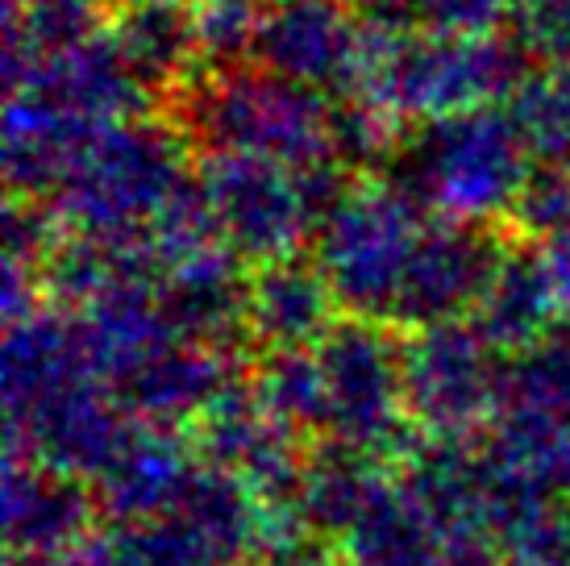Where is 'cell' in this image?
<instances>
[{
  "mask_svg": "<svg viewBox=\"0 0 570 566\" xmlns=\"http://www.w3.org/2000/svg\"><path fill=\"white\" fill-rule=\"evenodd\" d=\"M100 513L88 479L55 471L47 462L9 455L4 471V534L13 554H47L59 558L80 546L92 517Z\"/></svg>",
  "mask_w": 570,
  "mask_h": 566,
  "instance_id": "obj_14",
  "label": "cell"
},
{
  "mask_svg": "<svg viewBox=\"0 0 570 566\" xmlns=\"http://www.w3.org/2000/svg\"><path fill=\"white\" fill-rule=\"evenodd\" d=\"M488 338L466 321L404 330V404L429 438H471L495 417L500 367Z\"/></svg>",
  "mask_w": 570,
  "mask_h": 566,
  "instance_id": "obj_8",
  "label": "cell"
},
{
  "mask_svg": "<svg viewBox=\"0 0 570 566\" xmlns=\"http://www.w3.org/2000/svg\"><path fill=\"white\" fill-rule=\"evenodd\" d=\"M333 283L313 254L275 258L250 271L246 296V333L263 350H317L321 338L342 321Z\"/></svg>",
  "mask_w": 570,
  "mask_h": 566,
  "instance_id": "obj_13",
  "label": "cell"
},
{
  "mask_svg": "<svg viewBox=\"0 0 570 566\" xmlns=\"http://www.w3.org/2000/svg\"><path fill=\"white\" fill-rule=\"evenodd\" d=\"M512 566H570V504H546L504 541Z\"/></svg>",
  "mask_w": 570,
  "mask_h": 566,
  "instance_id": "obj_33",
  "label": "cell"
},
{
  "mask_svg": "<svg viewBox=\"0 0 570 566\" xmlns=\"http://www.w3.org/2000/svg\"><path fill=\"white\" fill-rule=\"evenodd\" d=\"M533 163L517 117L491 105L429 121L400 158L396 188L421 213L491 221L508 217Z\"/></svg>",
  "mask_w": 570,
  "mask_h": 566,
  "instance_id": "obj_3",
  "label": "cell"
},
{
  "mask_svg": "<svg viewBox=\"0 0 570 566\" xmlns=\"http://www.w3.org/2000/svg\"><path fill=\"white\" fill-rule=\"evenodd\" d=\"M558 292L546 267L541 242H524V237H508V251L500 267L491 271L488 287L479 296L471 325L488 338L491 350H517L533 347L541 333L558 325Z\"/></svg>",
  "mask_w": 570,
  "mask_h": 566,
  "instance_id": "obj_19",
  "label": "cell"
},
{
  "mask_svg": "<svg viewBox=\"0 0 570 566\" xmlns=\"http://www.w3.org/2000/svg\"><path fill=\"white\" fill-rule=\"evenodd\" d=\"M59 566H129L121 558V546H117V537H83L80 546H71L67 554H59Z\"/></svg>",
  "mask_w": 570,
  "mask_h": 566,
  "instance_id": "obj_36",
  "label": "cell"
},
{
  "mask_svg": "<svg viewBox=\"0 0 570 566\" xmlns=\"http://www.w3.org/2000/svg\"><path fill=\"white\" fill-rule=\"evenodd\" d=\"M554 491H562V504H570V433L554 458Z\"/></svg>",
  "mask_w": 570,
  "mask_h": 566,
  "instance_id": "obj_38",
  "label": "cell"
},
{
  "mask_svg": "<svg viewBox=\"0 0 570 566\" xmlns=\"http://www.w3.org/2000/svg\"><path fill=\"white\" fill-rule=\"evenodd\" d=\"M400 117L387 109L358 100V96H342L330 113V155L346 167V172H371L387 158L400 155Z\"/></svg>",
  "mask_w": 570,
  "mask_h": 566,
  "instance_id": "obj_29",
  "label": "cell"
},
{
  "mask_svg": "<svg viewBox=\"0 0 570 566\" xmlns=\"http://www.w3.org/2000/svg\"><path fill=\"white\" fill-rule=\"evenodd\" d=\"M500 409L570 429V321H558L533 347L508 354L495 396V412Z\"/></svg>",
  "mask_w": 570,
  "mask_h": 566,
  "instance_id": "obj_24",
  "label": "cell"
},
{
  "mask_svg": "<svg viewBox=\"0 0 570 566\" xmlns=\"http://www.w3.org/2000/svg\"><path fill=\"white\" fill-rule=\"evenodd\" d=\"M508 113L517 117L533 158L570 167V67H541L512 96Z\"/></svg>",
  "mask_w": 570,
  "mask_h": 566,
  "instance_id": "obj_28",
  "label": "cell"
},
{
  "mask_svg": "<svg viewBox=\"0 0 570 566\" xmlns=\"http://www.w3.org/2000/svg\"><path fill=\"white\" fill-rule=\"evenodd\" d=\"M191 471H196L191 446L179 438V429L138 421L121 455L92 484V491L105 517H112L117 525H134V520L171 513L188 488Z\"/></svg>",
  "mask_w": 570,
  "mask_h": 566,
  "instance_id": "obj_17",
  "label": "cell"
},
{
  "mask_svg": "<svg viewBox=\"0 0 570 566\" xmlns=\"http://www.w3.org/2000/svg\"><path fill=\"white\" fill-rule=\"evenodd\" d=\"M217 217L222 246L242 263L263 267L292 258L317 234V217L304 201L301 172L258 155H205L196 167Z\"/></svg>",
  "mask_w": 570,
  "mask_h": 566,
  "instance_id": "obj_7",
  "label": "cell"
},
{
  "mask_svg": "<svg viewBox=\"0 0 570 566\" xmlns=\"http://www.w3.org/2000/svg\"><path fill=\"white\" fill-rule=\"evenodd\" d=\"M134 424L138 421L112 400V392H105L100 379H80L67 383L63 392L38 400L30 412L9 417V455L33 458L96 484L109 471L112 458L121 455Z\"/></svg>",
  "mask_w": 570,
  "mask_h": 566,
  "instance_id": "obj_10",
  "label": "cell"
},
{
  "mask_svg": "<svg viewBox=\"0 0 570 566\" xmlns=\"http://www.w3.org/2000/svg\"><path fill=\"white\" fill-rule=\"evenodd\" d=\"M21 92H38L83 126L105 129L129 121V117H142L150 88L126 67L112 33H96L83 47L42 59V67L33 71V79Z\"/></svg>",
  "mask_w": 570,
  "mask_h": 566,
  "instance_id": "obj_16",
  "label": "cell"
},
{
  "mask_svg": "<svg viewBox=\"0 0 570 566\" xmlns=\"http://www.w3.org/2000/svg\"><path fill=\"white\" fill-rule=\"evenodd\" d=\"M171 513L188 520L222 566H254L267 534V508L258 504L246 479L234 471L196 462L188 488Z\"/></svg>",
  "mask_w": 570,
  "mask_h": 566,
  "instance_id": "obj_22",
  "label": "cell"
},
{
  "mask_svg": "<svg viewBox=\"0 0 570 566\" xmlns=\"http://www.w3.org/2000/svg\"><path fill=\"white\" fill-rule=\"evenodd\" d=\"M117 4H121V9H129V4H150V0H117Z\"/></svg>",
  "mask_w": 570,
  "mask_h": 566,
  "instance_id": "obj_39",
  "label": "cell"
},
{
  "mask_svg": "<svg viewBox=\"0 0 570 566\" xmlns=\"http://www.w3.org/2000/svg\"><path fill=\"white\" fill-rule=\"evenodd\" d=\"M508 237L512 234H500L495 221L442 217L425 225L404 271L392 325L421 330L442 321H466L475 313L491 271L504 258Z\"/></svg>",
  "mask_w": 570,
  "mask_h": 566,
  "instance_id": "obj_9",
  "label": "cell"
},
{
  "mask_svg": "<svg viewBox=\"0 0 570 566\" xmlns=\"http://www.w3.org/2000/svg\"><path fill=\"white\" fill-rule=\"evenodd\" d=\"M392 484L396 475L383 471V458L325 438L308 450L296 513L313 534L333 541V537H346L392 491Z\"/></svg>",
  "mask_w": 570,
  "mask_h": 566,
  "instance_id": "obj_20",
  "label": "cell"
},
{
  "mask_svg": "<svg viewBox=\"0 0 570 566\" xmlns=\"http://www.w3.org/2000/svg\"><path fill=\"white\" fill-rule=\"evenodd\" d=\"M421 208L387 179H358L342 205L321 221L317 251L325 280L346 316L392 321L404 271L421 237Z\"/></svg>",
  "mask_w": 570,
  "mask_h": 566,
  "instance_id": "obj_6",
  "label": "cell"
},
{
  "mask_svg": "<svg viewBox=\"0 0 570 566\" xmlns=\"http://www.w3.org/2000/svg\"><path fill=\"white\" fill-rule=\"evenodd\" d=\"M409 9L429 33H491L512 17L517 0H409Z\"/></svg>",
  "mask_w": 570,
  "mask_h": 566,
  "instance_id": "obj_34",
  "label": "cell"
},
{
  "mask_svg": "<svg viewBox=\"0 0 570 566\" xmlns=\"http://www.w3.org/2000/svg\"><path fill=\"white\" fill-rule=\"evenodd\" d=\"M500 541L488 529H450L438 541L433 566H500Z\"/></svg>",
  "mask_w": 570,
  "mask_h": 566,
  "instance_id": "obj_35",
  "label": "cell"
},
{
  "mask_svg": "<svg viewBox=\"0 0 570 566\" xmlns=\"http://www.w3.org/2000/svg\"><path fill=\"white\" fill-rule=\"evenodd\" d=\"M246 296H250V271L225 246L175 263L159 280V309L167 330L179 342L222 350V354H229L234 347H250Z\"/></svg>",
  "mask_w": 570,
  "mask_h": 566,
  "instance_id": "obj_12",
  "label": "cell"
},
{
  "mask_svg": "<svg viewBox=\"0 0 570 566\" xmlns=\"http://www.w3.org/2000/svg\"><path fill=\"white\" fill-rule=\"evenodd\" d=\"M117 546L129 566H222L179 513H163L150 520H134L117 529Z\"/></svg>",
  "mask_w": 570,
  "mask_h": 566,
  "instance_id": "obj_30",
  "label": "cell"
},
{
  "mask_svg": "<svg viewBox=\"0 0 570 566\" xmlns=\"http://www.w3.org/2000/svg\"><path fill=\"white\" fill-rule=\"evenodd\" d=\"M171 96V121L205 155H258L287 167L330 158L333 105L325 92L267 67H208Z\"/></svg>",
  "mask_w": 570,
  "mask_h": 566,
  "instance_id": "obj_2",
  "label": "cell"
},
{
  "mask_svg": "<svg viewBox=\"0 0 570 566\" xmlns=\"http://www.w3.org/2000/svg\"><path fill=\"white\" fill-rule=\"evenodd\" d=\"M533 76V55L517 33H380L363 26V50L346 92L392 117L442 121L454 113L491 109L521 92Z\"/></svg>",
  "mask_w": 570,
  "mask_h": 566,
  "instance_id": "obj_1",
  "label": "cell"
},
{
  "mask_svg": "<svg viewBox=\"0 0 570 566\" xmlns=\"http://www.w3.org/2000/svg\"><path fill=\"white\" fill-rule=\"evenodd\" d=\"M112 42L134 76L150 92H175L188 84L205 64L200 30H196V4L188 0H150L129 4L112 17Z\"/></svg>",
  "mask_w": 570,
  "mask_h": 566,
  "instance_id": "obj_21",
  "label": "cell"
},
{
  "mask_svg": "<svg viewBox=\"0 0 570 566\" xmlns=\"http://www.w3.org/2000/svg\"><path fill=\"white\" fill-rule=\"evenodd\" d=\"M330 433L383 462H404L416 429L404 404V333L392 321L342 316L317 347Z\"/></svg>",
  "mask_w": 570,
  "mask_h": 566,
  "instance_id": "obj_5",
  "label": "cell"
},
{
  "mask_svg": "<svg viewBox=\"0 0 570 566\" xmlns=\"http://www.w3.org/2000/svg\"><path fill=\"white\" fill-rule=\"evenodd\" d=\"M508 234L524 242H546L570 225V167L558 163H533L524 175L517 201L508 208Z\"/></svg>",
  "mask_w": 570,
  "mask_h": 566,
  "instance_id": "obj_31",
  "label": "cell"
},
{
  "mask_svg": "<svg viewBox=\"0 0 570 566\" xmlns=\"http://www.w3.org/2000/svg\"><path fill=\"white\" fill-rule=\"evenodd\" d=\"M229 354L208 347H191V342H167L142 362H134L129 371L109 383L112 400L142 424H163L175 429L184 421H200L213 400L234 383Z\"/></svg>",
  "mask_w": 570,
  "mask_h": 566,
  "instance_id": "obj_15",
  "label": "cell"
},
{
  "mask_svg": "<svg viewBox=\"0 0 570 566\" xmlns=\"http://www.w3.org/2000/svg\"><path fill=\"white\" fill-rule=\"evenodd\" d=\"M96 129L76 121L71 113L55 109L38 92L9 96L4 117V175L13 201H50L63 188L71 167L80 163L83 146Z\"/></svg>",
  "mask_w": 570,
  "mask_h": 566,
  "instance_id": "obj_18",
  "label": "cell"
},
{
  "mask_svg": "<svg viewBox=\"0 0 570 566\" xmlns=\"http://www.w3.org/2000/svg\"><path fill=\"white\" fill-rule=\"evenodd\" d=\"M508 21L533 64L570 67V0H517Z\"/></svg>",
  "mask_w": 570,
  "mask_h": 566,
  "instance_id": "obj_32",
  "label": "cell"
},
{
  "mask_svg": "<svg viewBox=\"0 0 570 566\" xmlns=\"http://www.w3.org/2000/svg\"><path fill=\"white\" fill-rule=\"evenodd\" d=\"M442 529L392 484L371 513L342 537L346 566H433Z\"/></svg>",
  "mask_w": 570,
  "mask_h": 566,
  "instance_id": "obj_25",
  "label": "cell"
},
{
  "mask_svg": "<svg viewBox=\"0 0 570 566\" xmlns=\"http://www.w3.org/2000/svg\"><path fill=\"white\" fill-rule=\"evenodd\" d=\"M508 566H512V563H508Z\"/></svg>",
  "mask_w": 570,
  "mask_h": 566,
  "instance_id": "obj_40",
  "label": "cell"
},
{
  "mask_svg": "<svg viewBox=\"0 0 570 566\" xmlns=\"http://www.w3.org/2000/svg\"><path fill=\"white\" fill-rule=\"evenodd\" d=\"M250 388L263 409L296 433H330V404L317 350H263L250 367Z\"/></svg>",
  "mask_w": 570,
  "mask_h": 566,
  "instance_id": "obj_26",
  "label": "cell"
},
{
  "mask_svg": "<svg viewBox=\"0 0 570 566\" xmlns=\"http://www.w3.org/2000/svg\"><path fill=\"white\" fill-rule=\"evenodd\" d=\"M541 254H546V267H550V280H554L558 304L570 313V225L558 230L554 237H546Z\"/></svg>",
  "mask_w": 570,
  "mask_h": 566,
  "instance_id": "obj_37",
  "label": "cell"
},
{
  "mask_svg": "<svg viewBox=\"0 0 570 566\" xmlns=\"http://www.w3.org/2000/svg\"><path fill=\"white\" fill-rule=\"evenodd\" d=\"M188 150V138L175 121L129 117L96 129L63 188L50 196V208L71 234H142L175 184L188 175L184 172Z\"/></svg>",
  "mask_w": 570,
  "mask_h": 566,
  "instance_id": "obj_4",
  "label": "cell"
},
{
  "mask_svg": "<svg viewBox=\"0 0 570 566\" xmlns=\"http://www.w3.org/2000/svg\"><path fill=\"white\" fill-rule=\"evenodd\" d=\"M146 246L155 251L159 267H175L184 258H196V254L222 246V234H217V217H213V205H208V192L200 184V175H184L175 192L163 201V208L150 217V225L142 230Z\"/></svg>",
  "mask_w": 570,
  "mask_h": 566,
  "instance_id": "obj_27",
  "label": "cell"
},
{
  "mask_svg": "<svg viewBox=\"0 0 570 566\" xmlns=\"http://www.w3.org/2000/svg\"><path fill=\"white\" fill-rule=\"evenodd\" d=\"M363 50V13L350 0H267L250 64L308 88L346 92Z\"/></svg>",
  "mask_w": 570,
  "mask_h": 566,
  "instance_id": "obj_11",
  "label": "cell"
},
{
  "mask_svg": "<svg viewBox=\"0 0 570 566\" xmlns=\"http://www.w3.org/2000/svg\"><path fill=\"white\" fill-rule=\"evenodd\" d=\"M105 4L109 0H13L9 47H4L9 96L30 84L42 59L83 47L96 33H105L100 30L105 26Z\"/></svg>",
  "mask_w": 570,
  "mask_h": 566,
  "instance_id": "obj_23",
  "label": "cell"
}]
</instances>
